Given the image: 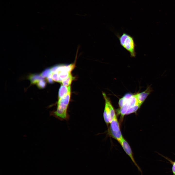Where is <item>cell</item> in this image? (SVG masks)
<instances>
[{
    "mask_svg": "<svg viewBox=\"0 0 175 175\" xmlns=\"http://www.w3.org/2000/svg\"><path fill=\"white\" fill-rule=\"evenodd\" d=\"M28 78L32 84H36L39 81L44 79V78L38 74H31L28 76Z\"/></svg>",
    "mask_w": 175,
    "mask_h": 175,
    "instance_id": "cell-7",
    "label": "cell"
},
{
    "mask_svg": "<svg viewBox=\"0 0 175 175\" xmlns=\"http://www.w3.org/2000/svg\"><path fill=\"white\" fill-rule=\"evenodd\" d=\"M110 123L111 134L114 138L119 142L123 137L120 131L119 123L116 115L112 119Z\"/></svg>",
    "mask_w": 175,
    "mask_h": 175,
    "instance_id": "cell-4",
    "label": "cell"
},
{
    "mask_svg": "<svg viewBox=\"0 0 175 175\" xmlns=\"http://www.w3.org/2000/svg\"><path fill=\"white\" fill-rule=\"evenodd\" d=\"M58 73L59 72L58 71L52 73L51 77L53 81L59 82Z\"/></svg>",
    "mask_w": 175,
    "mask_h": 175,
    "instance_id": "cell-14",
    "label": "cell"
},
{
    "mask_svg": "<svg viewBox=\"0 0 175 175\" xmlns=\"http://www.w3.org/2000/svg\"><path fill=\"white\" fill-rule=\"evenodd\" d=\"M70 91L62 97L59 99L58 103H63L68 105L70 101Z\"/></svg>",
    "mask_w": 175,
    "mask_h": 175,
    "instance_id": "cell-9",
    "label": "cell"
},
{
    "mask_svg": "<svg viewBox=\"0 0 175 175\" xmlns=\"http://www.w3.org/2000/svg\"><path fill=\"white\" fill-rule=\"evenodd\" d=\"M118 105L119 107L118 113L122 118L125 115L135 113L141 105L136 94L130 93L126 94L120 99Z\"/></svg>",
    "mask_w": 175,
    "mask_h": 175,
    "instance_id": "cell-1",
    "label": "cell"
},
{
    "mask_svg": "<svg viewBox=\"0 0 175 175\" xmlns=\"http://www.w3.org/2000/svg\"><path fill=\"white\" fill-rule=\"evenodd\" d=\"M68 106L63 103H58L56 110L52 112L50 114L60 120H67L69 117L67 113Z\"/></svg>",
    "mask_w": 175,
    "mask_h": 175,
    "instance_id": "cell-3",
    "label": "cell"
},
{
    "mask_svg": "<svg viewBox=\"0 0 175 175\" xmlns=\"http://www.w3.org/2000/svg\"><path fill=\"white\" fill-rule=\"evenodd\" d=\"M118 142L126 154L130 158L135 166L137 167L138 171L140 172L141 175H142L141 169L135 160L131 147L127 141L123 138Z\"/></svg>",
    "mask_w": 175,
    "mask_h": 175,
    "instance_id": "cell-5",
    "label": "cell"
},
{
    "mask_svg": "<svg viewBox=\"0 0 175 175\" xmlns=\"http://www.w3.org/2000/svg\"><path fill=\"white\" fill-rule=\"evenodd\" d=\"M120 45L130 53L131 57L136 56V45L133 37L129 34L123 33L121 36L118 35Z\"/></svg>",
    "mask_w": 175,
    "mask_h": 175,
    "instance_id": "cell-2",
    "label": "cell"
},
{
    "mask_svg": "<svg viewBox=\"0 0 175 175\" xmlns=\"http://www.w3.org/2000/svg\"><path fill=\"white\" fill-rule=\"evenodd\" d=\"M74 78L70 74L67 78L63 80L61 82L62 85L64 86H70Z\"/></svg>",
    "mask_w": 175,
    "mask_h": 175,
    "instance_id": "cell-11",
    "label": "cell"
},
{
    "mask_svg": "<svg viewBox=\"0 0 175 175\" xmlns=\"http://www.w3.org/2000/svg\"><path fill=\"white\" fill-rule=\"evenodd\" d=\"M46 79L47 82L50 83H52L53 82V80L51 77H47Z\"/></svg>",
    "mask_w": 175,
    "mask_h": 175,
    "instance_id": "cell-15",
    "label": "cell"
},
{
    "mask_svg": "<svg viewBox=\"0 0 175 175\" xmlns=\"http://www.w3.org/2000/svg\"><path fill=\"white\" fill-rule=\"evenodd\" d=\"M172 170L174 175H175V161L173 165Z\"/></svg>",
    "mask_w": 175,
    "mask_h": 175,
    "instance_id": "cell-16",
    "label": "cell"
},
{
    "mask_svg": "<svg viewBox=\"0 0 175 175\" xmlns=\"http://www.w3.org/2000/svg\"><path fill=\"white\" fill-rule=\"evenodd\" d=\"M36 84L38 88L43 89L46 86V82L44 80H42L39 81Z\"/></svg>",
    "mask_w": 175,
    "mask_h": 175,
    "instance_id": "cell-12",
    "label": "cell"
},
{
    "mask_svg": "<svg viewBox=\"0 0 175 175\" xmlns=\"http://www.w3.org/2000/svg\"><path fill=\"white\" fill-rule=\"evenodd\" d=\"M153 91L151 86H148L144 91L140 93L136 94L137 98L140 104L142 105L147 97Z\"/></svg>",
    "mask_w": 175,
    "mask_h": 175,
    "instance_id": "cell-6",
    "label": "cell"
},
{
    "mask_svg": "<svg viewBox=\"0 0 175 175\" xmlns=\"http://www.w3.org/2000/svg\"><path fill=\"white\" fill-rule=\"evenodd\" d=\"M70 91V86H66L63 85H61L59 91V99L61 98Z\"/></svg>",
    "mask_w": 175,
    "mask_h": 175,
    "instance_id": "cell-8",
    "label": "cell"
},
{
    "mask_svg": "<svg viewBox=\"0 0 175 175\" xmlns=\"http://www.w3.org/2000/svg\"><path fill=\"white\" fill-rule=\"evenodd\" d=\"M58 72H59V82H61L63 80L67 78L71 74V72L65 71Z\"/></svg>",
    "mask_w": 175,
    "mask_h": 175,
    "instance_id": "cell-10",
    "label": "cell"
},
{
    "mask_svg": "<svg viewBox=\"0 0 175 175\" xmlns=\"http://www.w3.org/2000/svg\"><path fill=\"white\" fill-rule=\"evenodd\" d=\"M51 72L50 69H46L42 72L40 75L44 78L47 77Z\"/></svg>",
    "mask_w": 175,
    "mask_h": 175,
    "instance_id": "cell-13",
    "label": "cell"
}]
</instances>
